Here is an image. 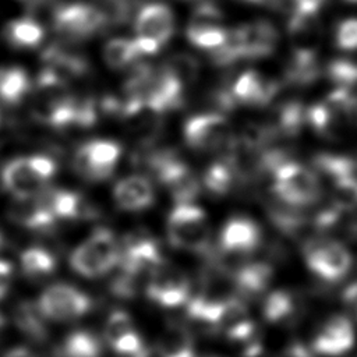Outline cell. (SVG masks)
<instances>
[{
  "label": "cell",
  "mask_w": 357,
  "mask_h": 357,
  "mask_svg": "<svg viewBox=\"0 0 357 357\" xmlns=\"http://www.w3.org/2000/svg\"><path fill=\"white\" fill-rule=\"evenodd\" d=\"M279 3H280V0H262L261 4H265V6H269V7L278 8V7H279Z\"/></svg>",
  "instance_id": "cell-43"
},
{
  "label": "cell",
  "mask_w": 357,
  "mask_h": 357,
  "mask_svg": "<svg viewBox=\"0 0 357 357\" xmlns=\"http://www.w3.org/2000/svg\"><path fill=\"white\" fill-rule=\"evenodd\" d=\"M102 344L88 331H74L66 336L60 354L61 357H99Z\"/></svg>",
  "instance_id": "cell-28"
},
{
  "label": "cell",
  "mask_w": 357,
  "mask_h": 357,
  "mask_svg": "<svg viewBox=\"0 0 357 357\" xmlns=\"http://www.w3.org/2000/svg\"><path fill=\"white\" fill-rule=\"evenodd\" d=\"M158 357H192L194 342L190 331L181 325H170L162 333L156 346Z\"/></svg>",
  "instance_id": "cell-22"
},
{
  "label": "cell",
  "mask_w": 357,
  "mask_h": 357,
  "mask_svg": "<svg viewBox=\"0 0 357 357\" xmlns=\"http://www.w3.org/2000/svg\"><path fill=\"white\" fill-rule=\"evenodd\" d=\"M85 241L92 248L95 255L99 258L106 272L112 271L114 266L119 265L121 248L114 234L109 229L106 227L95 229Z\"/></svg>",
  "instance_id": "cell-25"
},
{
  "label": "cell",
  "mask_w": 357,
  "mask_h": 357,
  "mask_svg": "<svg viewBox=\"0 0 357 357\" xmlns=\"http://www.w3.org/2000/svg\"><path fill=\"white\" fill-rule=\"evenodd\" d=\"M53 31L66 42L88 40L109 29L103 14L93 3H63L52 14Z\"/></svg>",
  "instance_id": "cell-4"
},
{
  "label": "cell",
  "mask_w": 357,
  "mask_h": 357,
  "mask_svg": "<svg viewBox=\"0 0 357 357\" xmlns=\"http://www.w3.org/2000/svg\"><path fill=\"white\" fill-rule=\"evenodd\" d=\"M163 262L158 241L146 234H132L126 238L120 255V271L139 282L149 276Z\"/></svg>",
  "instance_id": "cell-12"
},
{
  "label": "cell",
  "mask_w": 357,
  "mask_h": 357,
  "mask_svg": "<svg viewBox=\"0 0 357 357\" xmlns=\"http://www.w3.org/2000/svg\"><path fill=\"white\" fill-rule=\"evenodd\" d=\"M13 279V266L10 262L0 259V300L4 298L10 290Z\"/></svg>",
  "instance_id": "cell-38"
},
{
  "label": "cell",
  "mask_w": 357,
  "mask_h": 357,
  "mask_svg": "<svg viewBox=\"0 0 357 357\" xmlns=\"http://www.w3.org/2000/svg\"><path fill=\"white\" fill-rule=\"evenodd\" d=\"M237 167L233 158L215 160L204 173L202 184L213 195H225L234 184Z\"/></svg>",
  "instance_id": "cell-23"
},
{
  "label": "cell",
  "mask_w": 357,
  "mask_h": 357,
  "mask_svg": "<svg viewBox=\"0 0 357 357\" xmlns=\"http://www.w3.org/2000/svg\"><path fill=\"white\" fill-rule=\"evenodd\" d=\"M134 31L139 54H155L173 36L174 14L163 3L145 4L137 13Z\"/></svg>",
  "instance_id": "cell-7"
},
{
  "label": "cell",
  "mask_w": 357,
  "mask_h": 357,
  "mask_svg": "<svg viewBox=\"0 0 357 357\" xmlns=\"http://www.w3.org/2000/svg\"><path fill=\"white\" fill-rule=\"evenodd\" d=\"M120 156L121 148L117 142L92 139L75 151L74 169L89 181H103L113 174Z\"/></svg>",
  "instance_id": "cell-9"
},
{
  "label": "cell",
  "mask_w": 357,
  "mask_h": 357,
  "mask_svg": "<svg viewBox=\"0 0 357 357\" xmlns=\"http://www.w3.org/2000/svg\"><path fill=\"white\" fill-rule=\"evenodd\" d=\"M113 197L120 209L139 212L152 206L155 202V190L145 176L134 174L121 178L116 184Z\"/></svg>",
  "instance_id": "cell-16"
},
{
  "label": "cell",
  "mask_w": 357,
  "mask_h": 357,
  "mask_svg": "<svg viewBox=\"0 0 357 357\" xmlns=\"http://www.w3.org/2000/svg\"><path fill=\"white\" fill-rule=\"evenodd\" d=\"M56 163L45 155L15 158L7 162L1 172L6 190L15 198L35 197L54 176Z\"/></svg>",
  "instance_id": "cell-5"
},
{
  "label": "cell",
  "mask_w": 357,
  "mask_h": 357,
  "mask_svg": "<svg viewBox=\"0 0 357 357\" xmlns=\"http://www.w3.org/2000/svg\"><path fill=\"white\" fill-rule=\"evenodd\" d=\"M74 102L67 88V81L49 68H43L35 82L32 113L42 124L63 128L73 126Z\"/></svg>",
  "instance_id": "cell-1"
},
{
  "label": "cell",
  "mask_w": 357,
  "mask_h": 357,
  "mask_svg": "<svg viewBox=\"0 0 357 357\" xmlns=\"http://www.w3.org/2000/svg\"><path fill=\"white\" fill-rule=\"evenodd\" d=\"M42 60L46 68L52 70L66 81L82 77L89 70L86 59L77 50L71 49L66 42L46 47L42 53Z\"/></svg>",
  "instance_id": "cell-17"
},
{
  "label": "cell",
  "mask_w": 357,
  "mask_h": 357,
  "mask_svg": "<svg viewBox=\"0 0 357 357\" xmlns=\"http://www.w3.org/2000/svg\"><path fill=\"white\" fill-rule=\"evenodd\" d=\"M167 238L178 250L204 252L211 245V227L205 211L192 204H176L167 216Z\"/></svg>",
  "instance_id": "cell-2"
},
{
  "label": "cell",
  "mask_w": 357,
  "mask_h": 357,
  "mask_svg": "<svg viewBox=\"0 0 357 357\" xmlns=\"http://www.w3.org/2000/svg\"><path fill=\"white\" fill-rule=\"evenodd\" d=\"M335 43L342 50H357V18H346L339 22Z\"/></svg>",
  "instance_id": "cell-37"
},
{
  "label": "cell",
  "mask_w": 357,
  "mask_h": 357,
  "mask_svg": "<svg viewBox=\"0 0 357 357\" xmlns=\"http://www.w3.org/2000/svg\"><path fill=\"white\" fill-rule=\"evenodd\" d=\"M38 307L47 319L71 321L85 315L91 310L92 301L77 287L57 283L40 294Z\"/></svg>",
  "instance_id": "cell-11"
},
{
  "label": "cell",
  "mask_w": 357,
  "mask_h": 357,
  "mask_svg": "<svg viewBox=\"0 0 357 357\" xmlns=\"http://www.w3.org/2000/svg\"><path fill=\"white\" fill-rule=\"evenodd\" d=\"M332 205L340 211L347 212L357 208V177H344L332 181Z\"/></svg>",
  "instance_id": "cell-34"
},
{
  "label": "cell",
  "mask_w": 357,
  "mask_h": 357,
  "mask_svg": "<svg viewBox=\"0 0 357 357\" xmlns=\"http://www.w3.org/2000/svg\"><path fill=\"white\" fill-rule=\"evenodd\" d=\"M22 3H26V4H29V6H40V4H45V3H47L49 0H21Z\"/></svg>",
  "instance_id": "cell-42"
},
{
  "label": "cell",
  "mask_w": 357,
  "mask_h": 357,
  "mask_svg": "<svg viewBox=\"0 0 357 357\" xmlns=\"http://www.w3.org/2000/svg\"><path fill=\"white\" fill-rule=\"evenodd\" d=\"M296 10L305 13H319L326 0H294Z\"/></svg>",
  "instance_id": "cell-40"
},
{
  "label": "cell",
  "mask_w": 357,
  "mask_h": 357,
  "mask_svg": "<svg viewBox=\"0 0 357 357\" xmlns=\"http://www.w3.org/2000/svg\"><path fill=\"white\" fill-rule=\"evenodd\" d=\"M273 192L290 206H307L321 197V183L317 174L304 165L282 159L273 169Z\"/></svg>",
  "instance_id": "cell-3"
},
{
  "label": "cell",
  "mask_w": 357,
  "mask_h": 357,
  "mask_svg": "<svg viewBox=\"0 0 357 357\" xmlns=\"http://www.w3.org/2000/svg\"><path fill=\"white\" fill-rule=\"evenodd\" d=\"M297 308L296 297L287 290L271 291L262 304V314L268 322L279 324L291 319Z\"/></svg>",
  "instance_id": "cell-27"
},
{
  "label": "cell",
  "mask_w": 357,
  "mask_h": 357,
  "mask_svg": "<svg viewBox=\"0 0 357 357\" xmlns=\"http://www.w3.org/2000/svg\"><path fill=\"white\" fill-rule=\"evenodd\" d=\"M184 88L192 84L199 75L198 60L188 53H177L163 66Z\"/></svg>",
  "instance_id": "cell-33"
},
{
  "label": "cell",
  "mask_w": 357,
  "mask_h": 357,
  "mask_svg": "<svg viewBox=\"0 0 357 357\" xmlns=\"http://www.w3.org/2000/svg\"><path fill=\"white\" fill-rule=\"evenodd\" d=\"M8 218L15 225L29 230H46L56 222L39 194L28 198H15L8 209Z\"/></svg>",
  "instance_id": "cell-18"
},
{
  "label": "cell",
  "mask_w": 357,
  "mask_h": 357,
  "mask_svg": "<svg viewBox=\"0 0 357 357\" xmlns=\"http://www.w3.org/2000/svg\"><path fill=\"white\" fill-rule=\"evenodd\" d=\"M135 331L132 325V319L128 312L123 310L113 311L105 325V339L109 346H113L119 339L124 337L130 332Z\"/></svg>",
  "instance_id": "cell-36"
},
{
  "label": "cell",
  "mask_w": 357,
  "mask_h": 357,
  "mask_svg": "<svg viewBox=\"0 0 357 357\" xmlns=\"http://www.w3.org/2000/svg\"><path fill=\"white\" fill-rule=\"evenodd\" d=\"M314 165L332 181L344 177H357V160L333 153H321L314 159Z\"/></svg>",
  "instance_id": "cell-30"
},
{
  "label": "cell",
  "mask_w": 357,
  "mask_h": 357,
  "mask_svg": "<svg viewBox=\"0 0 357 357\" xmlns=\"http://www.w3.org/2000/svg\"><path fill=\"white\" fill-rule=\"evenodd\" d=\"M185 142L197 151H229L236 145L230 121L220 113L205 112L191 116L184 124Z\"/></svg>",
  "instance_id": "cell-6"
},
{
  "label": "cell",
  "mask_w": 357,
  "mask_h": 357,
  "mask_svg": "<svg viewBox=\"0 0 357 357\" xmlns=\"http://www.w3.org/2000/svg\"><path fill=\"white\" fill-rule=\"evenodd\" d=\"M262 231L258 223L248 216H233L222 227L220 248L229 254H248L259 247Z\"/></svg>",
  "instance_id": "cell-14"
},
{
  "label": "cell",
  "mask_w": 357,
  "mask_h": 357,
  "mask_svg": "<svg viewBox=\"0 0 357 357\" xmlns=\"http://www.w3.org/2000/svg\"><path fill=\"white\" fill-rule=\"evenodd\" d=\"M315 354L317 353L312 350V347L308 349L301 342H293L284 349L280 357H315Z\"/></svg>",
  "instance_id": "cell-39"
},
{
  "label": "cell",
  "mask_w": 357,
  "mask_h": 357,
  "mask_svg": "<svg viewBox=\"0 0 357 357\" xmlns=\"http://www.w3.org/2000/svg\"><path fill=\"white\" fill-rule=\"evenodd\" d=\"M21 266L26 276L39 279L54 271L56 259L49 251L39 247H31L21 254Z\"/></svg>",
  "instance_id": "cell-31"
},
{
  "label": "cell",
  "mask_w": 357,
  "mask_h": 357,
  "mask_svg": "<svg viewBox=\"0 0 357 357\" xmlns=\"http://www.w3.org/2000/svg\"><path fill=\"white\" fill-rule=\"evenodd\" d=\"M71 268L81 276L85 278H99L106 272L105 266L99 261V258L95 255L92 248L84 241L75 250L71 252Z\"/></svg>",
  "instance_id": "cell-32"
},
{
  "label": "cell",
  "mask_w": 357,
  "mask_h": 357,
  "mask_svg": "<svg viewBox=\"0 0 357 357\" xmlns=\"http://www.w3.org/2000/svg\"><path fill=\"white\" fill-rule=\"evenodd\" d=\"M31 88V81L25 70L20 67L0 68V102L4 105H18Z\"/></svg>",
  "instance_id": "cell-24"
},
{
  "label": "cell",
  "mask_w": 357,
  "mask_h": 357,
  "mask_svg": "<svg viewBox=\"0 0 357 357\" xmlns=\"http://www.w3.org/2000/svg\"><path fill=\"white\" fill-rule=\"evenodd\" d=\"M4 40L15 49H32L45 38L43 26L32 17H21L10 21L3 29Z\"/></svg>",
  "instance_id": "cell-21"
},
{
  "label": "cell",
  "mask_w": 357,
  "mask_h": 357,
  "mask_svg": "<svg viewBox=\"0 0 357 357\" xmlns=\"http://www.w3.org/2000/svg\"><path fill=\"white\" fill-rule=\"evenodd\" d=\"M303 257L312 273L325 282H339L350 271L351 255L337 240L312 237L303 247Z\"/></svg>",
  "instance_id": "cell-8"
},
{
  "label": "cell",
  "mask_w": 357,
  "mask_h": 357,
  "mask_svg": "<svg viewBox=\"0 0 357 357\" xmlns=\"http://www.w3.org/2000/svg\"><path fill=\"white\" fill-rule=\"evenodd\" d=\"M273 278V269L266 262L252 261L240 266L233 275L237 290L248 297H254L266 290Z\"/></svg>",
  "instance_id": "cell-20"
},
{
  "label": "cell",
  "mask_w": 357,
  "mask_h": 357,
  "mask_svg": "<svg viewBox=\"0 0 357 357\" xmlns=\"http://www.w3.org/2000/svg\"><path fill=\"white\" fill-rule=\"evenodd\" d=\"M346 3H353V4H356L357 3V0H344Z\"/></svg>",
  "instance_id": "cell-46"
},
{
  "label": "cell",
  "mask_w": 357,
  "mask_h": 357,
  "mask_svg": "<svg viewBox=\"0 0 357 357\" xmlns=\"http://www.w3.org/2000/svg\"><path fill=\"white\" fill-rule=\"evenodd\" d=\"M39 197L56 219H78L92 213L82 195L70 190H49Z\"/></svg>",
  "instance_id": "cell-19"
},
{
  "label": "cell",
  "mask_w": 357,
  "mask_h": 357,
  "mask_svg": "<svg viewBox=\"0 0 357 357\" xmlns=\"http://www.w3.org/2000/svg\"><path fill=\"white\" fill-rule=\"evenodd\" d=\"M279 85L269 81L257 70L243 71L229 91L234 103L248 106L266 105L278 93Z\"/></svg>",
  "instance_id": "cell-15"
},
{
  "label": "cell",
  "mask_w": 357,
  "mask_h": 357,
  "mask_svg": "<svg viewBox=\"0 0 357 357\" xmlns=\"http://www.w3.org/2000/svg\"><path fill=\"white\" fill-rule=\"evenodd\" d=\"M3 326H4V318H3V315L0 314V331L3 329Z\"/></svg>",
  "instance_id": "cell-44"
},
{
  "label": "cell",
  "mask_w": 357,
  "mask_h": 357,
  "mask_svg": "<svg viewBox=\"0 0 357 357\" xmlns=\"http://www.w3.org/2000/svg\"><path fill=\"white\" fill-rule=\"evenodd\" d=\"M45 315L39 310L38 304L31 301H22L14 311V321L18 329L31 337L32 340H43L47 336Z\"/></svg>",
  "instance_id": "cell-26"
},
{
  "label": "cell",
  "mask_w": 357,
  "mask_h": 357,
  "mask_svg": "<svg viewBox=\"0 0 357 357\" xmlns=\"http://www.w3.org/2000/svg\"><path fill=\"white\" fill-rule=\"evenodd\" d=\"M139 56L141 54L135 40L126 38H116L109 40L103 50V59L106 64L113 70H121L130 66Z\"/></svg>",
  "instance_id": "cell-29"
},
{
  "label": "cell",
  "mask_w": 357,
  "mask_h": 357,
  "mask_svg": "<svg viewBox=\"0 0 357 357\" xmlns=\"http://www.w3.org/2000/svg\"><path fill=\"white\" fill-rule=\"evenodd\" d=\"M3 357H36V356L29 349L20 346V347H13L8 351H6L3 354Z\"/></svg>",
  "instance_id": "cell-41"
},
{
  "label": "cell",
  "mask_w": 357,
  "mask_h": 357,
  "mask_svg": "<svg viewBox=\"0 0 357 357\" xmlns=\"http://www.w3.org/2000/svg\"><path fill=\"white\" fill-rule=\"evenodd\" d=\"M305 120H307V110H304V107L300 103L290 102V103H286L278 112L276 130L282 131V134H286V135H294L301 130Z\"/></svg>",
  "instance_id": "cell-35"
},
{
  "label": "cell",
  "mask_w": 357,
  "mask_h": 357,
  "mask_svg": "<svg viewBox=\"0 0 357 357\" xmlns=\"http://www.w3.org/2000/svg\"><path fill=\"white\" fill-rule=\"evenodd\" d=\"M1 244H3V233L0 230V247H1Z\"/></svg>",
  "instance_id": "cell-45"
},
{
  "label": "cell",
  "mask_w": 357,
  "mask_h": 357,
  "mask_svg": "<svg viewBox=\"0 0 357 357\" xmlns=\"http://www.w3.org/2000/svg\"><path fill=\"white\" fill-rule=\"evenodd\" d=\"M146 296L165 308L178 307L190 300L191 283L188 276L165 261L148 276Z\"/></svg>",
  "instance_id": "cell-10"
},
{
  "label": "cell",
  "mask_w": 357,
  "mask_h": 357,
  "mask_svg": "<svg viewBox=\"0 0 357 357\" xmlns=\"http://www.w3.org/2000/svg\"><path fill=\"white\" fill-rule=\"evenodd\" d=\"M354 342L356 332L350 318L333 314L318 328L311 347L317 354L342 356L354 346Z\"/></svg>",
  "instance_id": "cell-13"
}]
</instances>
